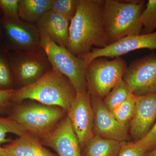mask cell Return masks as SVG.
<instances>
[{"mask_svg": "<svg viewBox=\"0 0 156 156\" xmlns=\"http://www.w3.org/2000/svg\"><path fill=\"white\" fill-rule=\"evenodd\" d=\"M20 0H0V10L3 19L15 20L19 18L18 14Z\"/></svg>", "mask_w": 156, "mask_h": 156, "instance_id": "cell-24", "label": "cell"}, {"mask_svg": "<svg viewBox=\"0 0 156 156\" xmlns=\"http://www.w3.org/2000/svg\"><path fill=\"white\" fill-rule=\"evenodd\" d=\"M143 28L141 34H149L156 30V0H149L140 17Z\"/></svg>", "mask_w": 156, "mask_h": 156, "instance_id": "cell-21", "label": "cell"}, {"mask_svg": "<svg viewBox=\"0 0 156 156\" xmlns=\"http://www.w3.org/2000/svg\"><path fill=\"white\" fill-rule=\"evenodd\" d=\"M124 142L94 135L82 150V156H118Z\"/></svg>", "mask_w": 156, "mask_h": 156, "instance_id": "cell-17", "label": "cell"}, {"mask_svg": "<svg viewBox=\"0 0 156 156\" xmlns=\"http://www.w3.org/2000/svg\"><path fill=\"white\" fill-rule=\"evenodd\" d=\"M91 100L94 113V135L126 141L129 136L127 126H123L117 121L106 108L102 99L91 95Z\"/></svg>", "mask_w": 156, "mask_h": 156, "instance_id": "cell-12", "label": "cell"}, {"mask_svg": "<svg viewBox=\"0 0 156 156\" xmlns=\"http://www.w3.org/2000/svg\"><path fill=\"white\" fill-rule=\"evenodd\" d=\"M9 65L0 54V89H11L13 78Z\"/></svg>", "mask_w": 156, "mask_h": 156, "instance_id": "cell-25", "label": "cell"}, {"mask_svg": "<svg viewBox=\"0 0 156 156\" xmlns=\"http://www.w3.org/2000/svg\"><path fill=\"white\" fill-rule=\"evenodd\" d=\"M156 122V94L136 96V106L130 122V133L134 142L145 137Z\"/></svg>", "mask_w": 156, "mask_h": 156, "instance_id": "cell-14", "label": "cell"}, {"mask_svg": "<svg viewBox=\"0 0 156 156\" xmlns=\"http://www.w3.org/2000/svg\"><path fill=\"white\" fill-rule=\"evenodd\" d=\"M66 113L60 108L35 101L17 105L8 118L27 134L41 141L55 130Z\"/></svg>", "mask_w": 156, "mask_h": 156, "instance_id": "cell-4", "label": "cell"}, {"mask_svg": "<svg viewBox=\"0 0 156 156\" xmlns=\"http://www.w3.org/2000/svg\"><path fill=\"white\" fill-rule=\"evenodd\" d=\"M2 27L10 48L14 51L31 50L40 47L41 34L36 26L20 18H2Z\"/></svg>", "mask_w": 156, "mask_h": 156, "instance_id": "cell-11", "label": "cell"}, {"mask_svg": "<svg viewBox=\"0 0 156 156\" xmlns=\"http://www.w3.org/2000/svg\"><path fill=\"white\" fill-rule=\"evenodd\" d=\"M1 11L0 10V36H1V33H2V19L1 18Z\"/></svg>", "mask_w": 156, "mask_h": 156, "instance_id": "cell-31", "label": "cell"}, {"mask_svg": "<svg viewBox=\"0 0 156 156\" xmlns=\"http://www.w3.org/2000/svg\"><path fill=\"white\" fill-rule=\"evenodd\" d=\"M8 133H12L18 136L27 134L18 125L9 118L0 117V145L11 142L7 138Z\"/></svg>", "mask_w": 156, "mask_h": 156, "instance_id": "cell-23", "label": "cell"}, {"mask_svg": "<svg viewBox=\"0 0 156 156\" xmlns=\"http://www.w3.org/2000/svg\"><path fill=\"white\" fill-rule=\"evenodd\" d=\"M135 142L146 152L156 147V122L147 135L143 139Z\"/></svg>", "mask_w": 156, "mask_h": 156, "instance_id": "cell-27", "label": "cell"}, {"mask_svg": "<svg viewBox=\"0 0 156 156\" xmlns=\"http://www.w3.org/2000/svg\"><path fill=\"white\" fill-rule=\"evenodd\" d=\"M136 96L132 95L119 107L112 112V114L121 125L127 126L133 116L136 106Z\"/></svg>", "mask_w": 156, "mask_h": 156, "instance_id": "cell-20", "label": "cell"}, {"mask_svg": "<svg viewBox=\"0 0 156 156\" xmlns=\"http://www.w3.org/2000/svg\"><path fill=\"white\" fill-rule=\"evenodd\" d=\"M80 0H52L51 9L70 22L75 15Z\"/></svg>", "mask_w": 156, "mask_h": 156, "instance_id": "cell-22", "label": "cell"}, {"mask_svg": "<svg viewBox=\"0 0 156 156\" xmlns=\"http://www.w3.org/2000/svg\"><path fill=\"white\" fill-rule=\"evenodd\" d=\"M105 0H80L70 22L67 49L76 56L89 53L93 47L108 45L103 27Z\"/></svg>", "mask_w": 156, "mask_h": 156, "instance_id": "cell-1", "label": "cell"}, {"mask_svg": "<svg viewBox=\"0 0 156 156\" xmlns=\"http://www.w3.org/2000/svg\"><path fill=\"white\" fill-rule=\"evenodd\" d=\"M147 152L135 142H124L118 156H145Z\"/></svg>", "mask_w": 156, "mask_h": 156, "instance_id": "cell-26", "label": "cell"}, {"mask_svg": "<svg viewBox=\"0 0 156 156\" xmlns=\"http://www.w3.org/2000/svg\"><path fill=\"white\" fill-rule=\"evenodd\" d=\"M40 47L44 50L52 67L68 79L76 92L88 91L86 79L87 65L83 59L41 34Z\"/></svg>", "mask_w": 156, "mask_h": 156, "instance_id": "cell-5", "label": "cell"}, {"mask_svg": "<svg viewBox=\"0 0 156 156\" xmlns=\"http://www.w3.org/2000/svg\"><path fill=\"white\" fill-rule=\"evenodd\" d=\"M14 91L13 89H0V108L7 106L12 101Z\"/></svg>", "mask_w": 156, "mask_h": 156, "instance_id": "cell-28", "label": "cell"}, {"mask_svg": "<svg viewBox=\"0 0 156 156\" xmlns=\"http://www.w3.org/2000/svg\"><path fill=\"white\" fill-rule=\"evenodd\" d=\"M76 93L68 79L53 67L34 83L15 90L12 101L20 103L30 99L58 107L67 113Z\"/></svg>", "mask_w": 156, "mask_h": 156, "instance_id": "cell-2", "label": "cell"}, {"mask_svg": "<svg viewBox=\"0 0 156 156\" xmlns=\"http://www.w3.org/2000/svg\"><path fill=\"white\" fill-rule=\"evenodd\" d=\"M41 142L53 149L58 156H82L79 140L67 116Z\"/></svg>", "mask_w": 156, "mask_h": 156, "instance_id": "cell-13", "label": "cell"}, {"mask_svg": "<svg viewBox=\"0 0 156 156\" xmlns=\"http://www.w3.org/2000/svg\"><path fill=\"white\" fill-rule=\"evenodd\" d=\"M142 49L156 50V31L149 34L130 36L107 45L105 48H92L89 53L78 56L83 59L87 66L99 57L117 58L129 52Z\"/></svg>", "mask_w": 156, "mask_h": 156, "instance_id": "cell-10", "label": "cell"}, {"mask_svg": "<svg viewBox=\"0 0 156 156\" xmlns=\"http://www.w3.org/2000/svg\"><path fill=\"white\" fill-rule=\"evenodd\" d=\"M128 66L121 57L109 60L95 58L88 64L86 72L87 90L90 95L103 99L122 80Z\"/></svg>", "mask_w": 156, "mask_h": 156, "instance_id": "cell-6", "label": "cell"}, {"mask_svg": "<svg viewBox=\"0 0 156 156\" xmlns=\"http://www.w3.org/2000/svg\"><path fill=\"white\" fill-rule=\"evenodd\" d=\"M66 113L82 150L94 136V113L89 92H77L75 98Z\"/></svg>", "mask_w": 156, "mask_h": 156, "instance_id": "cell-9", "label": "cell"}, {"mask_svg": "<svg viewBox=\"0 0 156 156\" xmlns=\"http://www.w3.org/2000/svg\"><path fill=\"white\" fill-rule=\"evenodd\" d=\"M0 156H8L7 153L4 147L0 145Z\"/></svg>", "mask_w": 156, "mask_h": 156, "instance_id": "cell-29", "label": "cell"}, {"mask_svg": "<svg viewBox=\"0 0 156 156\" xmlns=\"http://www.w3.org/2000/svg\"><path fill=\"white\" fill-rule=\"evenodd\" d=\"M122 80L137 97L156 94V53L132 62Z\"/></svg>", "mask_w": 156, "mask_h": 156, "instance_id": "cell-8", "label": "cell"}, {"mask_svg": "<svg viewBox=\"0 0 156 156\" xmlns=\"http://www.w3.org/2000/svg\"><path fill=\"white\" fill-rule=\"evenodd\" d=\"M52 0H20L18 14L22 20L35 24L51 9Z\"/></svg>", "mask_w": 156, "mask_h": 156, "instance_id": "cell-18", "label": "cell"}, {"mask_svg": "<svg viewBox=\"0 0 156 156\" xmlns=\"http://www.w3.org/2000/svg\"><path fill=\"white\" fill-rule=\"evenodd\" d=\"M132 95L131 89L122 80L114 87L102 100L106 108L112 112Z\"/></svg>", "mask_w": 156, "mask_h": 156, "instance_id": "cell-19", "label": "cell"}, {"mask_svg": "<svg viewBox=\"0 0 156 156\" xmlns=\"http://www.w3.org/2000/svg\"><path fill=\"white\" fill-rule=\"evenodd\" d=\"M9 57V66L12 77L20 88L34 83L52 69L44 50L41 47L24 50H16Z\"/></svg>", "mask_w": 156, "mask_h": 156, "instance_id": "cell-7", "label": "cell"}, {"mask_svg": "<svg viewBox=\"0 0 156 156\" xmlns=\"http://www.w3.org/2000/svg\"><path fill=\"white\" fill-rule=\"evenodd\" d=\"M69 24L67 19L50 10L35 24L41 34L46 36L56 45L67 49Z\"/></svg>", "mask_w": 156, "mask_h": 156, "instance_id": "cell-15", "label": "cell"}, {"mask_svg": "<svg viewBox=\"0 0 156 156\" xmlns=\"http://www.w3.org/2000/svg\"><path fill=\"white\" fill-rule=\"evenodd\" d=\"M8 156H58L44 147L41 140L25 134L3 147Z\"/></svg>", "mask_w": 156, "mask_h": 156, "instance_id": "cell-16", "label": "cell"}, {"mask_svg": "<svg viewBox=\"0 0 156 156\" xmlns=\"http://www.w3.org/2000/svg\"><path fill=\"white\" fill-rule=\"evenodd\" d=\"M145 156H156V147L152 151L146 154Z\"/></svg>", "mask_w": 156, "mask_h": 156, "instance_id": "cell-30", "label": "cell"}, {"mask_svg": "<svg viewBox=\"0 0 156 156\" xmlns=\"http://www.w3.org/2000/svg\"><path fill=\"white\" fill-rule=\"evenodd\" d=\"M145 1L105 0L103 27L108 45L130 36L140 34V17Z\"/></svg>", "mask_w": 156, "mask_h": 156, "instance_id": "cell-3", "label": "cell"}]
</instances>
